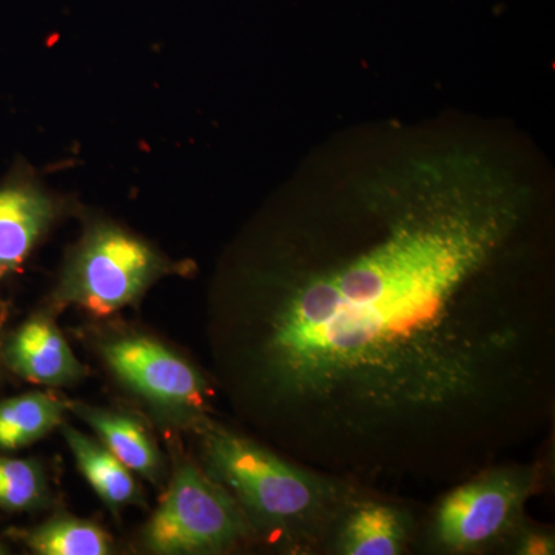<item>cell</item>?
I'll list each match as a JSON object with an SVG mask.
<instances>
[{
    "instance_id": "cell-3",
    "label": "cell",
    "mask_w": 555,
    "mask_h": 555,
    "mask_svg": "<svg viewBox=\"0 0 555 555\" xmlns=\"http://www.w3.org/2000/svg\"><path fill=\"white\" fill-rule=\"evenodd\" d=\"M181 266L160 255L144 240L113 222H90L69 254L53 305L78 306L90 315L119 312L144 295L160 278Z\"/></svg>"
},
{
    "instance_id": "cell-7",
    "label": "cell",
    "mask_w": 555,
    "mask_h": 555,
    "mask_svg": "<svg viewBox=\"0 0 555 555\" xmlns=\"http://www.w3.org/2000/svg\"><path fill=\"white\" fill-rule=\"evenodd\" d=\"M57 201L28 173L0 184V281L27 261L57 217Z\"/></svg>"
},
{
    "instance_id": "cell-2",
    "label": "cell",
    "mask_w": 555,
    "mask_h": 555,
    "mask_svg": "<svg viewBox=\"0 0 555 555\" xmlns=\"http://www.w3.org/2000/svg\"><path fill=\"white\" fill-rule=\"evenodd\" d=\"M203 470L236 500L255 539L288 553L328 550L338 521L366 489L294 462L210 418L195 427Z\"/></svg>"
},
{
    "instance_id": "cell-9",
    "label": "cell",
    "mask_w": 555,
    "mask_h": 555,
    "mask_svg": "<svg viewBox=\"0 0 555 555\" xmlns=\"http://www.w3.org/2000/svg\"><path fill=\"white\" fill-rule=\"evenodd\" d=\"M5 357L20 377L36 385H72L86 374L67 339L47 315L25 321L10 338Z\"/></svg>"
},
{
    "instance_id": "cell-8",
    "label": "cell",
    "mask_w": 555,
    "mask_h": 555,
    "mask_svg": "<svg viewBox=\"0 0 555 555\" xmlns=\"http://www.w3.org/2000/svg\"><path fill=\"white\" fill-rule=\"evenodd\" d=\"M414 526L406 507L364 492L343 514L328 550L339 555L403 554L414 537Z\"/></svg>"
},
{
    "instance_id": "cell-10",
    "label": "cell",
    "mask_w": 555,
    "mask_h": 555,
    "mask_svg": "<svg viewBox=\"0 0 555 555\" xmlns=\"http://www.w3.org/2000/svg\"><path fill=\"white\" fill-rule=\"evenodd\" d=\"M68 409L94 430L101 443L131 473L160 485L166 474L163 455L137 418L80 403H68Z\"/></svg>"
},
{
    "instance_id": "cell-17",
    "label": "cell",
    "mask_w": 555,
    "mask_h": 555,
    "mask_svg": "<svg viewBox=\"0 0 555 555\" xmlns=\"http://www.w3.org/2000/svg\"><path fill=\"white\" fill-rule=\"evenodd\" d=\"M0 554H3V546L0 545Z\"/></svg>"
},
{
    "instance_id": "cell-15",
    "label": "cell",
    "mask_w": 555,
    "mask_h": 555,
    "mask_svg": "<svg viewBox=\"0 0 555 555\" xmlns=\"http://www.w3.org/2000/svg\"><path fill=\"white\" fill-rule=\"evenodd\" d=\"M511 551L517 555H553L555 539L543 529L520 525L516 532L506 540Z\"/></svg>"
},
{
    "instance_id": "cell-16",
    "label": "cell",
    "mask_w": 555,
    "mask_h": 555,
    "mask_svg": "<svg viewBox=\"0 0 555 555\" xmlns=\"http://www.w3.org/2000/svg\"><path fill=\"white\" fill-rule=\"evenodd\" d=\"M3 321H5V312L0 313V328L3 326Z\"/></svg>"
},
{
    "instance_id": "cell-14",
    "label": "cell",
    "mask_w": 555,
    "mask_h": 555,
    "mask_svg": "<svg viewBox=\"0 0 555 555\" xmlns=\"http://www.w3.org/2000/svg\"><path fill=\"white\" fill-rule=\"evenodd\" d=\"M49 502L42 467L31 460L0 456V507L11 513L31 511Z\"/></svg>"
},
{
    "instance_id": "cell-1",
    "label": "cell",
    "mask_w": 555,
    "mask_h": 555,
    "mask_svg": "<svg viewBox=\"0 0 555 555\" xmlns=\"http://www.w3.org/2000/svg\"><path fill=\"white\" fill-rule=\"evenodd\" d=\"M537 229L531 190L469 145L286 199L217 287L233 404L287 459L374 492L502 465L555 408Z\"/></svg>"
},
{
    "instance_id": "cell-12",
    "label": "cell",
    "mask_w": 555,
    "mask_h": 555,
    "mask_svg": "<svg viewBox=\"0 0 555 555\" xmlns=\"http://www.w3.org/2000/svg\"><path fill=\"white\" fill-rule=\"evenodd\" d=\"M67 401L51 393L31 392L0 403V449L17 451L62 426Z\"/></svg>"
},
{
    "instance_id": "cell-5",
    "label": "cell",
    "mask_w": 555,
    "mask_h": 555,
    "mask_svg": "<svg viewBox=\"0 0 555 555\" xmlns=\"http://www.w3.org/2000/svg\"><path fill=\"white\" fill-rule=\"evenodd\" d=\"M255 539L236 500L203 467L179 460L142 543L152 554H222Z\"/></svg>"
},
{
    "instance_id": "cell-4",
    "label": "cell",
    "mask_w": 555,
    "mask_h": 555,
    "mask_svg": "<svg viewBox=\"0 0 555 555\" xmlns=\"http://www.w3.org/2000/svg\"><path fill=\"white\" fill-rule=\"evenodd\" d=\"M540 467L503 463L460 481L441 496L426 528L427 550L477 554L505 542L524 525L525 506L540 486Z\"/></svg>"
},
{
    "instance_id": "cell-13",
    "label": "cell",
    "mask_w": 555,
    "mask_h": 555,
    "mask_svg": "<svg viewBox=\"0 0 555 555\" xmlns=\"http://www.w3.org/2000/svg\"><path fill=\"white\" fill-rule=\"evenodd\" d=\"M25 542L40 555H107L115 551L101 526L68 514L43 521L25 535Z\"/></svg>"
},
{
    "instance_id": "cell-11",
    "label": "cell",
    "mask_w": 555,
    "mask_h": 555,
    "mask_svg": "<svg viewBox=\"0 0 555 555\" xmlns=\"http://www.w3.org/2000/svg\"><path fill=\"white\" fill-rule=\"evenodd\" d=\"M62 434L76 465L93 491L112 511L129 505H144L141 489L129 467L116 459L101 441L62 423Z\"/></svg>"
},
{
    "instance_id": "cell-6",
    "label": "cell",
    "mask_w": 555,
    "mask_h": 555,
    "mask_svg": "<svg viewBox=\"0 0 555 555\" xmlns=\"http://www.w3.org/2000/svg\"><path fill=\"white\" fill-rule=\"evenodd\" d=\"M109 371L156 415L193 427L208 418V387L185 358L144 335H116L101 343Z\"/></svg>"
}]
</instances>
